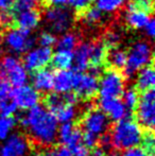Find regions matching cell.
Here are the masks:
<instances>
[{
  "label": "cell",
  "mask_w": 155,
  "mask_h": 156,
  "mask_svg": "<svg viewBox=\"0 0 155 156\" xmlns=\"http://www.w3.org/2000/svg\"><path fill=\"white\" fill-rule=\"evenodd\" d=\"M106 58V48L102 43H95L91 41L90 48V58H89V69L95 68L100 69Z\"/></svg>",
  "instance_id": "22"
},
{
  "label": "cell",
  "mask_w": 155,
  "mask_h": 156,
  "mask_svg": "<svg viewBox=\"0 0 155 156\" xmlns=\"http://www.w3.org/2000/svg\"><path fill=\"white\" fill-rule=\"evenodd\" d=\"M27 129L35 144L44 147H51L58 139V122L56 118L43 105H36L28 109L26 114L16 119Z\"/></svg>",
  "instance_id": "1"
},
{
  "label": "cell",
  "mask_w": 155,
  "mask_h": 156,
  "mask_svg": "<svg viewBox=\"0 0 155 156\" xmlns=\"http://www.w3.org/2000/svg\"><path fill=\"white\" fill-rule=\"evenodd\" d=\"M99 81L95 74L90 73H80L76 72L73 89L75 94L83 100H89L98 94Z\"/></svg>",
  "instance_id": "12"
},
{
  "label": "cell",
  "mask_w": 155,
  "mask_h": 156,
  "mask_svg": "<svg viewBox=\"0 0 155 156\" xmlns=\"http://www.w3.org/2000/svg\"><path fill=\"white\" fill-rule=\"evenodd\" d=\"M147 156H154L153 154H147Z\"/></svg>",
  "instance_id": "51"
},
{
  "label": "cell",
  "mask_w": 155,
  "mask_h": 156,
  "mask_svg": "<svg viewBox=\"0 0 155 156\" xmlns=\"http://www.w3.org/2000/svg\"><path fill=\"white\" fill-rule=\"evenodd\" d=\"M46 156H71V151L64 144L51 146Z\"/></svg>",
  "instance_id": "35"
},
{
  "label": "cell",
  "mask_w": 155,
  "mask_h": 156,
  "mask_svg": "<svg viewBox=\"0 0 155 156\" xmlns=\"http://www.w3.org/2000/svg\"><path fill=\"white\" fill-rule=\"evenodd\" d=\"M71 151V156H89V149H87L84 144H81L75 146L73 148L70 149Z\"/></svg>",
  "instance_id": "40"
},
{
  "label": "cell",
  "mask_w": 155,
  "mask_h": 156,
  "mask_svg": "<svg viewBox=\"0 0 155 156\" xmlns=\"http://www.w3.org/2000/svg\"><path fill=\"white\" fill-rule=\"evenodd\" d=\"M147 154L148 153L143 148L134 147V148H130L128 150H124V153L122 156H147Z\"/></svg>",
  "instance_id": "41"
},
{
  "label": "cell",
  "mask_w": 155,
  "mask_h": 156,
  "mask_svg": "<svg viewBox=\"0 0 155 156\" xmlns=\"http://www.w3.org/2000/svg\"><path fill=\"white\" fill-rule=\"evenodd\" d=\"M137 123L146 131H153L155 122V94L154 90L143 91L136 106Z\"/></svg>",
  "instance_id": "6"
},
{
  "label": "cell",
  "mask_w": 155,
  "mask_h": 156,
  "mask_svg": "<svg viewBox=\"0 0 155 156\" xmlns=\"http://www.w3.org/2000/svg\"><path fill=\"white\" fill-rule=\"evenodd\" d=\"M111 120L100 108H89L81 119V131L100 137L110 131Z\"/></svg>",
  "instance_id": "7"
},
{
  "label": "cell",
  "mask_w": 155,
  "mask_h": 156,
  "mask_svg": "<svg viewBox=\"0 0 155 156\" xmlns=\"http://www.w3.org/2000/svg\"><path fill=\"white\" fill-rule=\"evenodd\" d=\"M58 138L61 144L71 149L82 142V131L72 122L62 123L58 129Z\"/></svg>",
  "instance_id": "16"
},
{
  "label": "cell",
  "mask_w": 155,
  "mask_h": 156,
  "mask_svg": "<svg viewBox=\"0 0 155 156\" xmlns=\"http://www.w3.org/2000/svg\"><path fill=\"white\" fill-rule=\"evenodd\" d=\"M98 139H99V137L93 135V134L82 132V144L87 149H91V150L95 149L98 144Z\"/></svg>",
  "instance_id": "36"
},
{
  "label": "cell",
  "mask_w": 155,
  "mask_h": 156,
  "mask_svg": "<svg viewBox=\"0 0 155 156\" xmlns=\"http://www.w3.org/2000/svg\"><path fill=\"white\" fill-rule=\"evenodd\" d=\"M104 154H105V153H104L101 149L96 147L95 149H93V153L89 154V156H104Z\"/></svg>",
  "instance_id": "45"
},
{
  "label": "cell",
  "mask_w": 155,
  "mask_h": 156,
  "mask_svg": "<svg viewBox=\"0 0 155 156\" xmlns=\"http://www.w3.org/2000/svg\"><path fill=\"white\" fill-rule=\"evenodd\" d=\"M135 76H136V87L138 90L147 91L153 89L155 84V73L152 66L143 68Z\"/></svg>",
  "instance_id": "21"
},
{
  "label": "cell",
  "mask_w": 155,
  "mask_h": 156,
  "mask_svg": "<svg viewBox=\"0 0 155 156\" xmlns=\"http://www.w3.org/2000/svg\"><path fill=\"white\" fill-rule=\"evenodd\" d=\"M10 98L15 103L17 108L30 109L38 105L41 101V94L31 85H23V86L15 87L11 91Z\"/></svg>",
  "instance_id": "13"
},
{
  "label": "cell",
  "mask_w": 155,
  "mask_h": 156,
  "mask_svg": "<svg viewBox=\"0 0 155 156\" xmlns=\"http://www.w3.org/2000/svg\"><path fill=\"white\" fill-rule=\"evenodd\" d=\"M113 148L117 150H128L138 147L143 138V127L133 119L117 122L110 131Z\"/></svg>",
  "instance_id": "2"
},
{
  "label": "cell",
  "mask_w": 155,
  "mask_h": 156,
  "mask_svg": "<svg viewBox=\"0 0 155 156\" xmlns=\"http://www.w3.org/2000/svg\"><path fill=\"white\" fill-rule=\"evenodd\" d=\"M107 156H122V155L119 154L118 152H111V153H108Z\"/></svg>",
  "instance_id": "48"
},
{
  "label": "cell",
  "mask_w": 155,
  "mask_h": 156,
  "mask_svg": "<svg viewBox=\"0 0 155 156\" xmlns=\"http://www.w3.org/2000/svg\"><path fill=\"white\" fill-rule=\"evenodd\" d=\"M91 41H83L79 44L73 53V65L77 71H84L89 68V58H90Z\"/></svg>",
  "instance_id": "20"
},
{
  "label": "cell",
  "mask_w": 155,
  "mask_h": 156,
  "mask_svg": "<svg viewBox=\"0 0 155 156\" xmlns=\"http://www.w3.org/2000/svg\"><path fill=\"white\" fill-rule=\"evenodd\" d=\"M89 0H69L68 4L71 6V9L78 12H82L86 8H88Z\"/></svg>",
  "instance_id": "39"
},
{
  "label": "cell",
  "mask_w": 155,
  "mask_h": 156,
  "mask_svg": "<svg viewBox=\"0 0 155 156\" xmlns=\"http://www.w3.org/2000/svg\"><path fill=\"white\" fill-rule=\"evenodd\" d=\"M96 1H97L96 8L106 14H113L117 12L122 4L120 0H96Z\"/></svg>",
  "instance_id": "29"
},
{
  "label": "cell",
  "mask_w": 155,
  "mask_h": 156,
  "mask_svg": "<svg viewBox=\"0 0 155 156\" xmlns=\"http://www.w3.org/2000/svg\"><path fill=\"white\" fill-rule=\"evenodd\" d=\"M17 120L14 116L12 117H0V140L8 138L10 132L16 125Z\"/></svg>",
  "instance_id": "30"
},
{
  "label": "cell",
  "mask_w": 155,
  "mask_h": 156,
  "mask_svg": "<svg viewBox=\"0 0 155 156\" xmlns=\"http://www.w3.org/2000/svg\"><path fill=\"white\" fill-rule=\"evenodd\" d=\"M124 78L117 70H108L102 74L98 93L100 99H118L124 91Z\"/></svg>",
  "instance_id": "9"
},
{
  "label": "cell",
  "mask_w": 155,
  "mask_h": 156,
  "mask_svg": "<svg viewBox=\"0 0 155 156\" xmlns=\"http://www.w3.org/2000/svg\"><path fill=\"white\" fill-rule=\"evenodd\" d=\"M32 87L41 93H48L53 87V72L49 69H39L32 74Z\"/></svg>",
  "instance_id": "19"
},
{
  "label": "cell",
  "mask_w": 155,
  "mask_h": 156,
  "mask_svg": "<svg viewBox=\"0 0 155 156\" xmlns=\"http://www.w3.org/2000/svg\"><path fill=\"white\" fill-rule=\"evenodd\" d=\"M15 0H0V10H6L9 9Z\"/></svg>",
  "instance_id": "44"
},
{
  "label": "cell",
  "mask_w": 155,
  "mask_h": 156,
  "mask_svg": "<svg viewBox=\"0 0 155 156\" xmlns=\"http://www.w3.org/2000/svg\"><path fill=\"white\" fill-rule=\"evenodd\" d=\"M17 106L11 98L0 99V117H12L16 114Z\"/></svg>",
  "instance_id": "31"
},
{
  "label": "cell",
  "mask_w": 155,
  "mask_h": 156,
  "mask_svg": "<svg viewBox=\"0 0 155 156\" xmlns=\"http://www.w3.org/2000/svg\"><path fill=\"white\" fill-rule=\"evenodd\" d=\"M25 1L29 2V3H31V4H34V3H37V2L43 1V0H25Z\"/></svg>",
  "instance_id": "46"
},
{
  "label": "cell",
  "mask_w": 155,
  "mask_h": 156,
  "mask_svg": "<svg viewBox=\"0 0 155 156\" xmlns=\"http://www.w3.org/2000/svg\"><path fill=\"white\" fill-rule=\"evenodd\" d=\"M56 37L52 32H41V35L38 36V44L41 47L51 48L56 44Z\"/></svg>",
  "instance_id": "34"
},
{
  "label": "cell",
  "mask_w": 155,
  "mask_h": 156,
  "mask_svg": "<svg viewBox=\"0 0 155 156\" xmlns=\"http://www.w3.org/2000/svg\"><path fill=\"white\" fill-rule=\"evenodd\" d=\"M53 116L56 118L58 122H61V123L72 122L73 120L76 119V117H77V108H76V105L66 103V104L63 105Z\"/></svg>",
  "instance_id": "27"
},
{
  "label": "cell",
  "mask_w": 155,
  "mask_h": 156,
  "mask_svg": "<svg viewBox=\"0 0 155 156\" xmlns=\"http://www.w3.org/2000/svg\"><path fill=\"white\" fill-rule=\"evenodd\" d=\"M120 39H121V35H120L119 32L116 31V30H110L104 34L102 44L105 48H115L119 44Z\"/></svg>",
  "instance_id": "32"
},
{
  "label": "cell",
  "mask_w": 155,
  "mask_h": 156,
  "mask_svg": "<svg viewBox=\"0 0 155 156\" xmlns=\"http://www.w3.org/2000/svg\"><path fill=\"white\" fill-rule=\"evenodd\" d=\"M45 20L54 33H65L72 26L73 16L64 6H51L46 10Z\"/></svg>",
  "instance_id": "10"
},
{
  "label": "cell",
  "mask_w": 155,
  "mask_h": 156,
  "mask_svg": "<svg viewBox=\"0 0 155 156\" xmlns=\"http://www.w3.org/2000/svg\"><path fill=\"white\" fill-rule=\"evenodd\" d=\"M141 144L143 149L148 154H153L154 153V133L153 131H145L141 138Z\"/></svg>",
  "instance_id": "33"
},
{
  "label": "cell",
  "mask_w": 155,
  "mask_h": 156,
  "mask_svg": "<svg viewBox=\"0 0 155 156\" xmlns=\"http://www.w3.org/2000/svg\"><path fill=\"white\" fill-rule=\"evenodd\" d=\"M153 60V50L150 43L146 41H135L126 53L124 72L129 78H133L143 68L150 66Z\"/></svg>",
  "instance_id": "3"
},
{
  "label": "cell",
  "mask_w": 155,
  "mask_h": 156,
  "mask_svg": "<svg viewBox=\"0 0 155 156\" xmlns=\"http://www.w3.org/2000/svg\"><path fill=\"white\" fill-rule=\"evenodd\" d=\"M13 23V14L12 11L9 9L6 10H0V27L8 28Z\"/></svg>",
  "instance_id": "37"
},
{
  "label": "cell",
  "mask_w": 155,
  "mask_h": 156,
  "mask_svg": "<svg viewBox=\"0 0 155 156\" xmlns=\"http://www.w3.org/2000/svg\"><path fill=\"white\" fill-rule=\"evenodd\" d=\"M0 76L14 87L26 85L29 80L23 62L14 54L5 55L0 60Z\"/></svg>",
  "instance_id": "4"
},
{
  "label": "cell",
  "mask_w": 155,
  "mask_h": 156,
  "mask_svg": "<svg viewBox=\"0 0 155 156\" xmlns=\"http://www.w3.org/2000/svg\"><path fill=\"white\" fill-rule=\"evenodd\" d=\"M55 45L58 46V50H65V51L72 52L79 45V37L73 32H65L56 41Z\"/></svg>",
  "instance_id": "26"
},
{
  "label": "cell",
  "mask_w": 155,
  "mask_h": 156,
  "mask_svg": "<svg viewBox=\"0 0 155 156\" xmlns=\"http://www.w3.org/2000/svg\"><path fill=\"white\" fill-rule=\"evenodd\" d=\"M35 156H46L45 154H37V155H35Z\"/></svg>",
  "instance_id": "50"
},
{
  "label": "cell",
  "mask_w": 155,
  "mask_h": 156,
  "mask_svg": "<svg viewBox=\"0 0 155 156\" xmlns=\"http://www.w3.org/2000/svg\"><path fill=\"white\" fill-rule=\"evenodd\" d=\"M52 6H64L68 4L69 0H47Z\"/></svg>",
  "instance_id": "43"
},
{
  "label": "cell",
  "mask_w": 155,
  "mask_h": 156,
  "mask_svg": "<svg viewBox=\"0 0 155 156\" xmlns=\"http://www.w3.org/2000/svg\"><path fill=\"white\" fill-rule=\"evenodd\" d=\"M105 61L113 70L123 69L126 63V53L120 48H111L110 51L106 52Z\"/></svg>",
  "instance_id": "24"
},
{
  "label": "cell",
  "mask_w": 155,
  "mask_h": 156,
  "mask_svg": "<svg viewBox=\"0 0 155 156\" xmlns=\"http://www.w3.org/2000/svg\"><path fill=\"white\" fill-rule=\"evenodd\" d=\"M100 109L110 120L115 122L131 118V111L126 108L119 99H100Z\"/></svg>",
  "instance_id": "14"
},
{
  "label": "cell",
  "mask_w": 155,
  "mask_h": 156,
  "mask_svg": "<svg viewBox=\"0 0 155 156\" xmlns=\"http://www.w3.org/2000/svg\"><path fill=\"white\" fill-rule=\"evenodd\" d=\"M89 1H90V0H89Z\"/></svg>",
  "instance_id": "52"
},
{
  "label": "cell",
  "mask_w": 155,
  "mask_h": 156,
  "mask_svg": "<svg viewBox=\"0 0 155 156\" xmlns=\"http://www.w3.org/2000/svg\"><path fill=\"white\" fill-rule=\"evenodd\" d=\"M29 149V141L26 136L16 133L9 137L0 148V156H25Z\"/></svg>",
  "instance_id": "15"
},
{
  "label": "cell",
  "mask_w": 155,
  "mask_h": 156,
  "mask_svg": "<svg viewBox=\"0 0 155 156\" xmlns=\"http://www.w3.org/2000/svg\"><path fill=\"white\" fill-rule=\"evenodd\" d=\"M151 19L150 14L136 8L133 3L128 6L124 13V21L130 28L135 30H143Z\"/></svg>",
  "instance_id": "17"
},
{
  "label": "cell",
  "mask_w": 155,
  "mask_h": 156,
  "mask_svg": "<svg viewBox=\"0 0 155 156\" xmlns=\"http://www.w3.org/2000/svg\"><path fill=\"white\" fill-rule=\"evenodd\" d=\"M121 2H129V1H131V0H120Z\"/></svg>",
  "instance_id": "49"
},
{
  "label": "cell",
  "mask_w": 155,
  "mask_h": 156,
  "mask_svg": "<svg viewBox=\"0 0 155 156\" xmlns=\"http://www.w3.org/2000/svg\"><path fill=\"white\" fill-rule=\"evenodd\" d=\"M76 71L68 70H58L56 73L53 74V89L55 94H64L70 93L73 89V83H75Z\"/></svg>",
  "instance_id": "18"
},
{
  "label": "cell",
  "mask_w": 155,
  "mask_h": 156,
  "mask_svg": "<svg viewBox=\"0 0 155 156\" xmlns=\"http://www.w3.org/2000/svg\"><path fill=\"white\" fill-rule=\"evenodd\" d=\"M51 48L46 47H33L26 52L23 58V66L27 69V71H37L39 69H44L51 63L52 58Z\"/></svg>",
  "instance_id": "11"
},
{
  "label": "cell",
  "mask_w": 155,
  "mask_h": 156,
  "mask_svg": "<svg viewBox=\"0 0 155 156\" xmlns=\"http://www.w3.org/2000/svg\"><path fill=\"white\" fill-rule=\"evenodd\" d=\"M11 85L4 80L3 78L0 76V99H6L10 98L11 96Z\"/></svg>",
  "instance_id": "38"
},
{
  "label": "cell",
  "mask_w": 155,
  "mask_h": 156,
  "mask_svg": "<svg viewBox=\"0 0 155 156\" xmlns=\"http://www.w3.org/2000/svg\"><path fill=\"white\" fill-rule=\"evenodd\" d=\"M51 62L58 70H68L73 66V52L65 50H56L52 54Z\"/></svg>",
  "instance_id": "23"
},
{
  "label": "cell",
  "mask_w": 155,
  "mask_h": 156,
  "mask_svg": "<svg viewBox=\"0 0 155 156\" xmlns=\"http://www.w3.org/2000/svg\"><path fill=\"white\" fill-rule=\"evenodd\" d=\"M80 18L81 21L85 26L93 27V26H97L100 23H102V20H103V13L100 10H98L96 6L86 8L84 11L81 12Z\"/></svg>",
  "instance_id": "25"
},
{
  "label": "cell",
  "mask_w": 155,
  "mask_h": 156,
  "mask_svg": "<svg viewBox=\"0 0 155 156\" xmlns=\"http://www.w3.org/2000/svg\"><path fill=\"white\" fill-rule=\"evenodd\" d=\"M3 45L13 54H23L34 47L35 38L29 31L21 29H11L4 34Z\"/></svg>",
  "instance_id": "8"
},
{
  "label": "cell",
  "mask_w": 155,
  "mask_h": 156,
  "mask_svg": "<svg viewBox=\"0 0 155 156\" xmlns=\"http://www.w3.org/2000/svg\"><path fill=\"white\" fill-rule=\"evenodd\" d=\"M2 49H3V41H2V37L0 36V54L2 53Z\"/></svg>",
  "instance_id": "47"
},
{
  "label": "cell",
  "mask_w": 155,
  "mask_h": 156,
  "mask_svg": "<svg viewBox=\"0 0 155 156\" xmlns=\"http://www.w3.org/2000/svg\"><path fill=\"white\" fill-rule=\"evenodd\" d=\"M122 96V103L125 105L129 111L135 109L139 101V94L138 90L135 88H128L124 89Z\"/></svg>",
  "instance_id": "28"
},
{
  "label": "cell",
  "mask_w": 155,
  "mask_h": 156,
  "mask_svg": "<svg viewBox=\"0 0 155 156\" xmlns=\"http://www.w3.org/2000/svg\"><path fill=\"white\" fill-rule=\"evenodd\" d=\"M143 30L145 31V33H146V35H147V36L153 37L154 34H155V23H154L153 19H152V18L150 19L149 23L146 25V27L143 28Z\"/></svg>",
  "instance_id": "42"
},
{
  "label": "cell",
  "mask_w": 155,
  "mask_h": 156,
  "mask_svg": "<svg viewBox=\"0 0 155 156\" xmlns=\"http://www.w3.org/2000/svg\"><path fill=\"white\" fill-rule=\"evenodd\" d=\"M13 21L17 25L18 29L31 32L36 29L41 23V14L33 6V4L25 1L17 0L12 10Z\"/></svg>",
  "instance_id": "5"
}]
</instances>
